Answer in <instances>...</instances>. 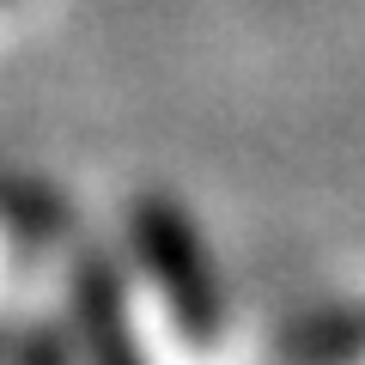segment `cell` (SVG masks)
<instances>
[{
	"mask_svg": "<svg viewBox=\"0 0 365 365\" xmlns=\"http://www.w3.org/2000/svg\"><path fill=\"white\" fill-rule=\"evenodd\" d=\"M31 365H55V353H49V347H37V359H31Z\"/></svg>",
	"mask_w": 365,
	"mask_h": 365,
	"instance_id": "cell-2",
	"label": "cell"
},
{
	"mask_svg": "<svg viewBox=\"0 0 365 365\" xmlns=\"http://www.w3.org/2000/svg\"><path fill=\"white\" fill-rule=\"evenodd\" d=\"M134 244H140V262L153 268L170 317L182 323V335L207 341L220 329V299H213V274H207V256H201L189 220L170 201H140L134 207Z\"/></svg>",
	"mask_w": 365,
	"mask_h": 365,
	"instance_id": "cell-1",
	"label": "cell"
}]
</instances>
